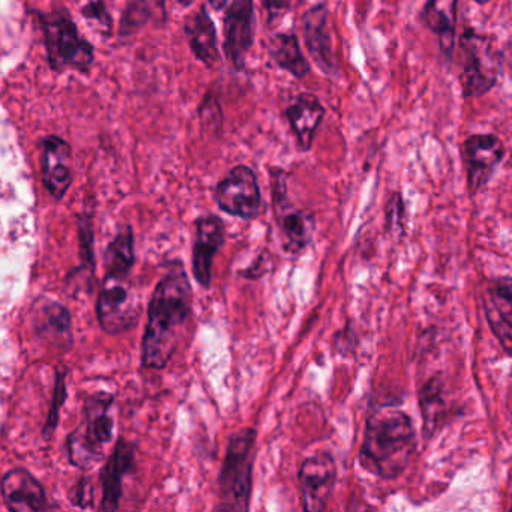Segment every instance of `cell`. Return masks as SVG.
I'll list each match as a JSON object with an SVG mask.
<instances>
[{"label": "cell", "mask_w": 512, "mask_h": 512, "mask_svg": "<svg viewBox=\"0 0 512 512\" xmlns=\"http://www.w3.org/2000/svg\"><path fill=\"white\" fill-rule=\"evenodd\" d=\"M193 313V287L181 260H173L152 293L142 343V365L167 367L178 347L182 328Z\"/></svg>", "instance_id": "obj_1"}, {"label": "cell", "mask_w": 512, "mask_h": 512, "mask_svg": "<svg viewBox=\"0 0 512 512\" xmlns=\"http://www.w3.org/2000/svg\"><path fill=\"white\" fill-rule=\"evenodd\" d=\"M416 449L412 418L403 410L383 407L368 416L358 460L371 475L394 479L407 469Z\"/></svg>", "instance_id": "obj_2"}, {"label": "cell", "mask_w": 512, "mask_h": 512, "mask_svg": "<svg viewBox=\"0 0 512 512\" xmlns=\"http://www.w3.org/2000/svg\"><path fill=\"white\" fill-rule=\"evenodd\" d=\"M257 431L242 428L230 436L218 476V511H248L253 494Z\"/></svg>", "instance_id": "obj_3"}, {"label": "cell", "mask_w": 512, "mask_h": 512, "mask_svg": "<svg viewBox=\"0 0 512 512\" xmlns=\"http://www.w3.org/2000/svg\"><path fill=\"white\" fill-rule=\"evenodd\" d=\"M460 74L458 82L464 98H481L499 82L503 73V52L496 40L466 29L458 38Z\"/></svg>", "instance_id": "obj_4"}, {"label": "cell", "mask_w": 512, "mask_h": 512, "mask_svg": "<svg viewBox=\"0 0 512 512\" xmlns=\"http://www.w3.org/2000/svg\"><path fill=\"white\" fill-rule=\"evenodd\" d=\"M113 397L95 394L86 400L85 422L68 437V454L71 463L80 469H91L103 457L104 445L113 434V418L109 410Z\"/></svg>", "instance_id": "obj_5"}, {"label": "cell", "mask_w": 512, "mask_h": 512, "mask_svg": "<svg viewBox=\"0 0 512 512\" xmlns=\"http://www.w3.org/2000/svg\"><path fill=\"white\" fill-rule=\"evenodd\" d=\"M271 175L272 209L277 221L283 248L289 254H299L313 242L317 229L313 212L298 208L289 196L287 175L281 167L269 169Z\"/></svg>", "instance_id": "obj_6"}, {"label": "cell", "mask_w": 512, "mask_h": 512, "mask_svg": "<svg viewBox=\"0 0 512 512\" xmlns=\"http://www.w3.org/2000/svg\"><path fill=\"white\" fill-rule=\"evenodd\" d=\"M41 25H43L47 56L53 70L74 68L86 73L91 68L94 62V47L83 40L76 23L71 20L67 11H55L41 17Z\"/></svg>", "instance_id": "obj_7"}, {"label": "cell", "mask_w": 512, "mask_h": 512, "mask_svg": "<svg viewBox=\"0 0 512 512\" xmlns=\"http://www.w3.org/2000/svg\"><path fill=\"white\" fill-rule=\"evenodd\" d=\"M218 208L241 220H256L262 214L263 199L257 175L251 167H233L214 190Z\"/></svg>", "instance_id": "obj_8"}, {"label": "cell", "mask_w": 512, "mask_h": 512, "mask_svg": "<svg viewBox=\"0 0 512 512\" xmlns=\"http://www.w3.org/2000/svg\"><path fill=\"white\" fill-rule=\"evenodd\" d=\"M125 281L127 278L106 277L98 296V322L109 334L130 331L140 317L139 296Z\"/></svg>", "instance_id": "obj_9"}, {"label": "cell", "mask_w": 512, "mask_h": 512, "mask_svg": "<svg viewBox=\"0 0 512 512\" xmlns=\"http://www.w3.org/2000/svg\"><path fill=\"white\" fill-rule=\"evenodd\" d=\"M461 160L466 170L467 190L479 193L505 158L502 140L494 134H473L460 146Z\"/></svg>", "instance_id": "obj_10"}, {"label": "cell", "mask_w": 512, "mask_h": 512, "mask_svg": "<svg viewBox=\"0 0 512 512\" xmlns=\"http://www.w3.org/2000/svg\"><path fill=\"white\" fill-rule=\"evenodd\" d=\"M223 25L224 55L233 70L244 71L256 38L254 0H233L224 14Z\"/></svg>", "instance_id": "obj_11"}, {"label": "cell", "mask_w": 512, "mask_h": 512, "mask_svg": "<svg viewBox=\"0 0 512 512\" xmlns=\"http://www.w3.org/2000/svg\"><path fill=\"white\" fill-rule=\"evenodd\" d=\"M335 481H337V464L331 452H317L305 458L298 473L302 508L310 512L328 509Z\"/></svg>", "instance_id": "obj_12"}, {"label": "cell", "mask_w": 512, "mask_h": 512, "mask_svg": "<svg viewBox=\"0 0 512 512\" xmlns=\"http://www.w3.org/2000/svg\"><path fill=\"white\" fill-rule=\"evenodd\" d=\"M305 46L317 67L329 77L340 76V64L332 41L329 10L326 4H316L302 17Z\"/></svg>", "instance_id": "obj_13"}, {"label": "cell", "mask_w": 512, "mask_h": 512, "mask_svg": "<svg viewBox=\"0 0 512 512\" xmlns=\"http://www.w3.org/2000/svg\"><path fill=\"white\" fill-rule=\"evenodd\" d=\"M224 223L217 215H205L196 220V236L193 245L194 278L200 286L209 289L212 281V265L223 247Z\"/></svg>", "instance_id": "obj_14"}, {"label": "cell", "mask_w": 512, "mask_h": 512, "mask_svg": "<svg viewBox=\"0 0 512 512\" xmlns=\"http://www.w3.org/2000/svg\"><path fill=\"white\" fill-rule=\"evenodd\" d=\"M485 317L494 337L506 355L512 350V283L511 277L494 278L484 296Z\"/></svg>", "instance_id": "obj_15"}, {"label": "cell", "mask_w": 512, "mask_h": 512, "mask_svg": "<svg viewBox=\"0 0 512 512\" xmlns=\"http://www.w3.org/2000/svg\"><path fill=\"white\" fill-rule=\"evenodd\" d=\"M2 497L10 511H49L55 508L47 499L43 484L26 469H13L5 473L2 482Z\"/></svg>", "instance_id": "obj_16"}, {"label": "cell", "mask_w": 512, "mask_h": 512, "mask_svg": "<svg viewBox=\"0 0 512 512\" xmlns=\"http://www.w3.org/2000/svg\"><path fill=\"white\" fill-rule=\"evenodd\" d=\"M299 151L308 152L313 148L317 130L325 119L326 109L316 95L302 92L284 110Z\"/></svg>", "instance_id": "obj_17"}, {"label": "cell", "mask_w": 512, "mask_h": 512, "mask_svg": "<svg viewBox=\"0 0 512 512\" xmlns=\"http://www.w3.org/2000/svg\"><path fill=\"white\" fill-rule=\"evenodd\" d=\"M458 2L460 0H427L419 13V20L437 38L440 53L446 61H451L454 56Z\"/></svg>", "instance_id": "obj_18"}, {"label": "cell", "mask_w": 512, "mask_h": 512, "mask_svg": "<svg viewBox=\"0 0 512 512\" xmlns=\"http://www.w3.org/2000/svg\"><path fill=\"white\" fill-rule=\"evenodd\" d=\"M43 181L56 200H61L70 190L73 182L71 148L61 137L52 136L44 139Z\"/></svg>", "instance_id": "obj_19"}, {"label": "cell", "mask_w": 512, "mask_h": 512, "mask_svg": "<svg viewBox=\"0 0 512 512\" xmlns=\"http://www.w3.org/2000/svg\"><path fill=\"white\" fill-rule=\"evenodd\" d=\"M136 448L133 443L124 437L118 440L109 461L101 472V484H103V502L101 511H115L119 508V500L122 497V482L124 476L133 469Z\"/></svg>", "instance_id": "obj_20"}, {"label": "cell", "mask_w": 512, "mask_h": 512, "mask_svg": "<svg viewBox=\"0 0 512 512\" xmlns=\"http://www.w3.org/2000/svg\"><path fill=\"white\" fill-rule=\"evenodd\" d=\"M34 326L43 340L56 347L70 349L73 344V323L67 308L52 299L41 298L34 307Z\"/></svg>", "instance_id": "obj_21"}, {"label": "cell", "mask_w": 512, "mask_h": 512, "mask_svg": "<svg viewBox=\"0 0 512 512\" xmlns=\"http://www.w3.org/2000/svg\"><path fill=\"white\" fill-rule=\"evenodd\" d=\"M185 34L190 43L191 52L197 61L208 68L220 64L221 56L218 50L217 29L205 7L200 8L193 17L185 23Z\"/></svg>", "instance_id": "obj_22"}, {"label": "cell", "mask_w": 512, "mask_h": 512, "mask_svg": "<svg viewBox=\"0 0 512 512\" xmlns=\"http://www.w3.org/2000/svg\"><path fill=\"white\" fill-rule=\"evenodd\" d=\"M422 422L425 439H430L448 419L449 404L445 397V382L442 377L434 376L419 391Z\"/></svg>", "instance_id": "obj_23"}, {"label": "cell", "mask_w": 512, "mask_h": 512, "mask_svg": "<svg viewBox=\"0 0 512 512\" xmlns=\"http://www.w3.org/2000/svg\"><path fill=\"white\" fill-rule=\"evenodd\" d=\"M269 56L281 70L292 74L296 79H304L310 74L311 65L302 52L295 34H275L269 40Z\"/></svg>", "instance_id": "obj_24"}, {"label": "cell", "mask_w": 512, "mask_h": 512, "mask_svg": "<svg viewBox=\"0 0 512 512\" xmlns=\"http://www.w3.org/2000/svg\"><path fill=\"white\" fill-rule=\"evenodd\" d=\"M166 0H131L121 19V37H131L146 26L166 23Z\"/></svg>", "instance_id": "obj_25"}, {"label": "cell", "mask_w": 512, "mask_h": 512, "mask_svg": "<svg viewBox=\"0 0 512 512\" xmlns=\"http://www.w3.org/2000/svg\"><path fill=\"white\" fill-rule=\"evenodd\" d=\"M134 235L130 226L119 230L106 250V277L127 278L134 266Z\"/></svg>", "instance_id": "obj_26"}, {"label": "cell", "mask_w": 512, "mask_h": 512, "mask_svg": "<svg viewBox=\"0 0 512 512\" xmlns=\"http://www.w3.org/2000/svg\"><path fill=\"white\" fill-rule=\"evenodd\" d=\"M82 16L97 29L100 34L110 35L112 17L107 11L106 0H76Z\"/></svg>", "instance_id": "obj_27"}, {"label": "cell", "mask_w": 512, "mask_h": 512, "mask_svg": "<svg viewBox=\"0 0 512 512\" xmlns=\"http://www.w3.org/2000/svg\"><path fill=\"white\" fill-rule=\"evenodd\" d=\"M199 116L203 130L215 134V136H221L224 122L223 110H221L220 103L212 92L206 94L202 106L199 107Z\"/></svg>", "instance_id": "obj_28"}, {"label": "cell", "mask_w": 512, "mask_h": 512, "mask_svg": "<svg viewBox=\"0 0 512 512\" xmlns=\"http://www.w3.org/2000/svg\"><path fill=\"white\" fill-rule=\"evenodd\" d=\"M65 395H67V370L62 367L58 370L55 392H53L52 406H50L46 427H44V436L46 437L52 436L53 431L58 427L59 410H61L62 404H64Z\"/></svg>", "instance_id": "obj_29"}, {"label": "cell", "mask_w": 512, "mask_h": 512, "mask_svg": "<svg viewBox=\"0 0 512 512\" xmlns=\"http://www.w3.org/2000/svg\"><path fill=\"white\" fill-rule=\"evenodd\" d=\"M404 200L400 193H394L389 197L386 205V226L391 230H403Z\"/></svg>", "instance_id": "obj_30"}, {"label": "cell", "mask_w": 512, "mask_h": 512, "mask_svg": "<svg viewBox=\"0 0 512 512\" xmlns=\"http://www.w3.org/2000/svg\"><path fill=\"white\" fill-rule=\"evenodd\" d=\"M263 7L268 16V25L274 26L278 20L283 19L292 7V0H263Z\"/></svg>", "instance_id": "obj_31"}, {"label": "cell", "mask_w": 512, "mask_h": 512, "mask_svg": "<svg viewBox=\"0 0 512 512\" xmlns=\"http://www.w3.org/2000/svg\"><path fill=\"white\" fill-rule=\"evenodd\" d=\"M94 500V487L88 478H82L74 488L73 503L79 508L85 509L92 505Z\"/></svg>", "instance_id": "obj_32"}, {"label": "cell", "mask_w": 512, "mask_h": 512, "mask_svg": "<svg viewBox=\"0 0 512 512\" xmlns=\"http://www.w3.org/2000/svg\"><path fill=\"white\" fill-rule=\"evenodd\" d=\"M266 256H268V251H265V253H263L262 256H260L259 259H257L256 262L253 263V266H251L250 269H247V271H242V277L254 280V278H259L260 275L266 274V271H268L266 265H268L269 260L266 259Z\"/></svg>", "instance_id": "obj_33"}, {"label": "cell", "mask_w": 512, "mask_h": 512, "mask_svg": "<svg viewBox=\"0 0 512 512\" xmlns=\"http://www.w3.org/2000/svg\"><path fill=\"white\" fill-rule=\"evenodd\" d=\"M208 2L212 5V8H214L215 11H221L226 8L227 2H229V0H208Z\"/></svg>", "instance_id": "obj_34"}, {"label": "cell", "mask_w": 512, "mask_h": 512, "mask_svg": "<svg viewBox=\"0 0 512 512\" xmlns=\"http://www.w3.org/2000/svg\"><path fill=\"white\" fill-rule=\"evenodd\" d=\"M178 2L182 5V7L188 8L193 5L194 0H178Z\"/></svg>", "instance_id": "obj_35"}, {"label": "cell", "mask_w": 512, "mask_h": 512, "mask_svg": "<svg viewBox=\"0 0 512 512\" xmlns=\"http://www.w3.org/2000/svg\"><path fill=\"white\" fill-rule=\"evenodd\" d=\"M470 2H475V4L478 5H485L488 4V2H491V0H470Z\"/></svg>", "instance_id": "obj_36"}]
</instances>
